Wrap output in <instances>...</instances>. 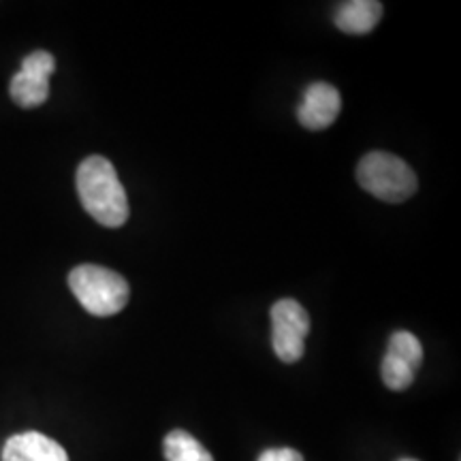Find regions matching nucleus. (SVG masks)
Segmentation results:
<instances>
[{
    "instance_id": "nucleus-1",
    "label": "nucleus",
    "mask_w": 461,
    "mask_h": 461,
    "mask_svg": "<svg viewBox=\"0 0 461 461\" xmlns=\"http://www.w3.org/2000/svg\"><path fill=\"white\" fill-rule=\"evenodd\" d=\"M84 210L103 227L118 229L129 218V197L118 171L105 157H88L75 176Z\"/></svg>"
},
{
    "instance_id": "nucleus-2",
    "label": "nucleus",
    "mask_w": 461,
    "mask_h": 461,
    "mask_svg": "<svg viewBox=\"0 0 461 461\" xmlns=\"http://www.w3.org/2000/svg\"><path fill=\"white\" fill-rule=\"evenodd\" d=\"M73 295L92 316H113L129 303L131 288L122 276L101 265H79L68 274Z\"/></svg>"
},
{
    "instance_id": "nucleus-3",
    "label": "nucleus",
    "mask_w": 461,
    "mask_h": 461,
    "mask_svg": "<svg viewBox=\"0 0 461 461\" xmlns=\"http://www.w3.org/2000/svg\"><path fill=\"white\" fill-rule=\"evenodd\" d=\"M361 188L387 203H402L417 193V176L402 158L389 152H370L357 167Z\"/></svg>"
},
{
    "instance_id": "nucleus-4",
    "label": "nucleus",
    "mask_w": 461,
    "mask_h": 461,
    "mask_svg": "<svg viewBox=\"0 0 461 461\" xmlns=\"http://www.w3.org/2000/svg\"><path fill=\"white\" fill-rule=\"evenodd\" d=\"M310 333L308 310L295 299H280L272 308V344L280 361L297 363Z\"/></svg>"
},
{
    "instance_id": "nucleus-5",
    "label": "nucleus",
    "mask_w": 461,
    "mask_h": 461,
    "mask_svg": "<svg viewBox=\"0 0 461 461\" xmlns=\"http://www.w3.org/2000/svg\"><path fill=\"white\" fill-rule=\"evenodd\" d=\"M56 71V60L50 51L37 50L22 60V68L14 75L9 95L15 105L34 109L50 96V77Z\"/></svg>"
},
{
    "instance_id": "nucleus-6",
    "label": "nucleus",
    "mask_w": 461,
    "mask_h": 461,
    "mask_svg": "<svg viewBox=\"0 0 461 461\" xmlns=\"http://www.w3.org/2000/svg\"><path fill=\"white\" fill-rule=\"evenodd\" d=\"M342 109V96L338 88L327 82H316L308 86L302 105L297 109V120L305 129L322 131L338 120Z\"/></svg>"
},
{
    "instance_id": "nucleus-7",
    "label": "nucleus",
    "mask_w": 461,
    "mask_h": 461,
    "mask_svg": "<svg viewBox=\"0 0 461 461\" xmlns=\"http://www.w3.org/2000/svg\"><path fill=\"white\" fill-rule=\"evenodd\" d=\"M3 461H68L65 448L39 431H24L7 440Z\"/></svg>"
},
{
    "instance_id": "nucleus-8",
    "label": "nucleus",
    "mask_w": 461,
    "mask_h": 461,
    "mask_svg": "<svg viewBox=\"0 0 461 461\" xmlns=\"http://www.w3.org/2000/svg\"><path fill=\"white\" fill-rule=\"evenodd\" d=\"M383 17V5L376 0H353L344 3L336 14V26L346 34L372 32Z\"/></svg>"
},
{
    "instance_id": "nucleus-9",
    "label": "nucleus",
    "mask_w": 461,
    "mask_h": 461,
    "mask_svg": "<svg viewBox=\"0 0 461 461\" xmlns=\"http://www.w3.org/2000/svg\"><path fill=\"white\" fill-rule=\"evenodd\" d=\"M163 448L167 461H214L212 453L201 445L197 438L184 429L167 434Z\"/></svg>"
},
{
    "instance_id": "nucleus-10",
    "label": "nucleus",
    "mask_w": 461,
    "mask_h": 461,
    "mask_svg": "<svg viewBox=\"0 0 461 461\" xmlns=\"http://www.w3.org/2000/svg\"><path fill=\"white\" fill-rule=\"evenodd\" d=\"M387 355L395 357L403 363L412 367L414 372L419 370L420 363H423V346H420L419 338L411 331H395L389 339L387 346Z\"/></svg>"
},
{
    "instance_id": "nucleus-11",
    "label": "nucleus",
    "mask_w": 461,
    "mask_h": 461,
    "mask_svg": "<svg viewBox=\"0 0 461 461\" xmlns=\"http://www.w3.org/2000/svg\"><path fill=\"white\" fill-rule=\"evenodd\" d=\"M380 376H383V383L387 384L391 391H406L414 383L417 372H414L408 363L395 359V357L391 355H384L383 367H380Z\"/></svg>"
},
{
    "instance_id": "nucleus-12",
    "label": "nucleus",
    "mask_w": 461,
    "mask_h": 461,
    "mask_svg": "<svg viewBox=\"0 0 461 461\" xmlns=\"http://www.w3.org/2000/svg\"><path fill=\"white\" fill-rule=\"evenodd\" d=\"M258 461H303V457L295 448H267L261 453Z\"/></svg>"
},
{
    "instance_id": "nucleus-13",
    "label": "nucleus",
    "mask_w": 461,
    "mask_h": 461,
    "mask_svg": "<svg viewBox=\"0 0 461 461\" xmlns=\"http://www.w3.org/2000/svg\"><path fill=\"white\" fill-rule=\"evenodd\" d=\"M400 461H419V459H408V457H403V459H400Z\"/></svg>"
}]
</instances>
